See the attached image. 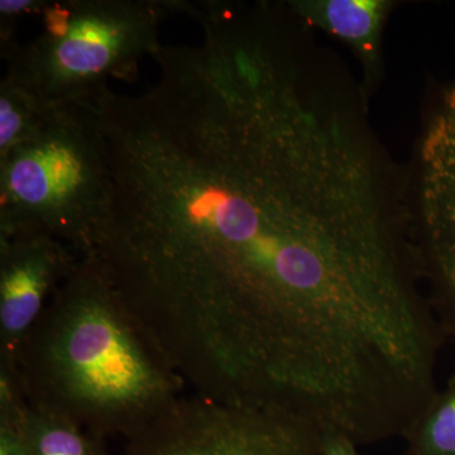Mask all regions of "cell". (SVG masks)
<instances>
[{"instance_id":"obj_9","label":"cell","mask_w":455,"mask_h":455,"mask_svg":"<svg viewBox=\"0 0 455 455\" xmlns=\"http://www.w3.org/2000/svg\"><path fill=\"white\" fill-rule=\"evenodd\" d=\"M23 455H108L103 439L70 419L27 403L20 421Z\"/></svg>"},{"instance_id":"obj_11","label":"cell","mask_w":455,"mask_h":455,"mask_svg":"<svg viewBox=\"0 0 455 455\" xmlns=\"http://www.w3.org/2000/svg\"><path fill=\"white\" fill-rule=\"evenodd\" d=\"M49 106L16 77L5 74L0 84V157L36 130Z\"/></svg>"},{"instance_id":"obj_1","label":"cell","mask_w":455,"mask_h":455,"mask_svg":"<svg viewBox=\"0 0 455 455\" xmlns=\"http://www.w3.org/2000/svg\"><path fill=\"white\" fill-rule=\"evenodd\" d=\"M95 123L112 209L92 256L199 396L322 406L387 366L420 295L355 125L179 77L112 95Z\"/></svg>"},{"instance_id":"obj_13","label":"cell","mask_w":455,"mask_h":455,"mask_svg":"<svg viewBox=\"0 0 455 455\" xmlns=\"http://www.w3.org/2000/svg\"><path fill=\"white\" fill-rule=\"evenodd\" d=\"M320 455H361L358 445L346 434L334 429L320 431Z\"/></svg>"},{"instance_id":"obj_6","label":"cell","mask_w":455,"mask_h":455,"mask_svg":"<svg viewBox=\"0 0 455 455\" xmlns=\"http://www.w3.org/2000/svg\"><path fill=\"white\" fill-rule=\"evenodd\" d=\"M71 248L42 233L0 236V353L14 367L18 349L46 309L49 295L76 263Z\"/></svg>"},{"instance_id":"obj_3","label":"cell","mask_w":455,"mask_h":455,"mask_svg":"<svg viewBox=\"0 0 455 455\" xmlns=\"http://www.w3.org/2000/svg\"><path fill=\"white\" fill-rule=\"evenodd\" d=\"M110 208L106 142L83 104H50L36 130L0 157V236L42 233L90 256Z\"/></svg>"},{"instance_id":"obj_2","label":"cell","mask_w":455,"mask_h":455,"mask_svg":"<svg viewBox=\"0 0 455 455\" xmlns=\"http://www.w3.org/2000/svg\"><path fill=\"white\" fill-rule=\"evenodd\" d=\"M14 370L29 405L100 439H130L184 388L92 256L79 257L51 295Z\"/></svg>"},{"instance_id":"obj_12","label":"cell","mask_w":455,"mask_h":455,"mask_svg":"<svg viewBox=\"0 0 455 455\" xmlns=\"http://www.w3.org/2000/svg\"><path fill=\"white\" fill-rule=\"evenodd\" d=\"M49 2L44 0H2L0 2V38L2 50L12 44L14 27L27 14H42Z\"/></svg>"},{"instance_id":"obj_5","label":"cell","mask_w":455,"mask_h":455,"mask_svg":"<svg viewBox=\"0 0 455 455\" xmlns=\"http://www.w3.org/2000/svg\"><path fill=\"white\" fill-rule=\"evenodd\" d=\"M125 455H320V430L276 410L196 395L127 439Z\"/></svg>"},{"instance_id":"obj_4","label":"cell","mask_w":455,"mask_h":455,"mask_svg":"<svg viewBox=\"0 0 455 455\" xmlns=\"http://www.w3.org/2000/svg\"><path fill=\"white\" fill-rule=\"evenodd\" d=\"M182 2L62 0L41 14L44 32L27 46L5 49L7 74L44 103L73 104L109 79L133 76L143 57L160 51L158 29Z\"/></svg>"},{"instance_id":"obj_10","label":"cell","mask_w":455,"mask_h":455,"mask_svg":"<svg viewBox=\"0 0 455 455\" xmlns=\"http://www.w3.org/2000/svg\"><path fill=\"white\" fill-rule=\"evenodd\" d=\"M406 438L409 455H455V376L435 392Z\"/></svg>"},{"instance_id":"obj_8","label":"cell","mask_w":455,"mask_h":455,"mask_svg":"<svg viewBox=\"0 0 455 455\" xmlns=\"http://www.w3.org/2000/svg\"><path fill=\"white\" fill-rule=\"evenodd\" d=\"M292 11L307 25L322 27L357 51L368 68L379 56V40L390 3L382 0H311L291 3Z\"/></svg>"},{"instance_id":"obj_7","label":"cell","mask_w":455,"mask_h":455,"mask_svg":"<svg viewBox=\"0 0 455 455\" xmlns=\"http://www.w3.org/2000/svg\"><path fill=\"white\" fill-rule=\"evenodd\" d=\"M420 164L425 248L455 324V88L427 128Z\"/></svg>"}]
</instances>
